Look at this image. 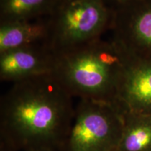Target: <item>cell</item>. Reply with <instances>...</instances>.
Listing matches in <instances>:
<instances>
[{
	"mask_svg": "<svg viewBox=\"0 0 151 151\" xmlns=\"http://www.w3.org/2000/svg\"><path fill=\"white\" fill-rule=\"evenodd\" d=\"M73 98L52 74L14 83L1 97L0 141L15 151H60L73 122Z\"/></svg>",
	"mask_w": 151,
	"mask_h": 151,
	"instance_id": "cell-1",
	"label": "cell"
},
{
	"mask_svg": "<svg viewBox=\"0 0 151 151\" xmlns=\"http://www.w3.org/2000/svg\"><path fill=\"white\" fill-rule=\"evenodd\" d=\"M55 55L52 74L71 97L117 104L129 57L113 39L99 38Z\"/></svg>",
	"mask_w": 151,
	"mask_h": 151,
	"instance_id": "cell-2",
	"label": "cell"
},
{
	"mask_svg": "<svg viewBox=\"0 0 151 151\" xmlns=\"http://www.w3.org/2000/svg\"><path fill=\"white\" fill-rule=\"evenodd\" d=\"M112 18L104 0H60L49 16L48 46L56 53L99 39Z\"/></svg>",
	"mask_w": 151,
	"mask_h": 151,
	"instance_id": "cell-3",
	"label": "cell"
},
{
	"mask_svg": "<svg viewBox=\"0 0 151 151\" xmlns=\"http://www.w3.org/2000/svg\"><path fill=\"white\" fill-rule=\"evenodd\" d=\"M123 129V111L116 104L80 99L60 151H116Z\"/></svg>",
	"mask_w": 151,
	"mask_h": 151,
	"instance_id": "cell-4",
	"label": "cell"
},
{
	"mask_svg": "<svg viewBox=\"0 0 151 151\" xmlns=\"http://www.w3.org/2000/svg\"><path fill=\"white\" fill-rule=\"evenodd\" d=\"M112 39L130 58L151 62V0H135L113 9Z\"/></svg>",
	"mask_w": 151,
	"mask_h": 151,
	"instance_id": "cell-5",
	"label": "cell"
},
{
	"mask_svg": "<svg viewBox=\"0 0 151 151\" xmlns=\"http://www.w3.org/2000/svg\"><path fill=\"white\" fill-rule=\"evenodd\" d=\"M56 55L47 45L22 47L0 52V80L12 83L52 74Z\"/></svg>",
	"mask_w": 151,
	"mask_h": 151,
	"instance_id": "cell-6",
	"label": "cell"
},
{
	"mask_svg": "<svg viewBox=\"0 0 151 151\" xmlns=\"http://www.w3.org/2000/svg\"><path fill=\"white\" fill-rule=\"evenodd\" d=\"M117 104L123 112L150 114V62L129 57L119 86Z\"/></svg>",
	"mask_w": 151,
	"mask_h": 151,
	"instance_id": "cell-7",
	"label": "cell"
},
{
	"mask_svg": "<svg viewBox=\"0 0 151 151\" xmlns=\"http://www.w3.org/2000/svg\"><path fill=\"white\" fill-rule=\"evenodd\" d=\"M48 17L0 22V52L22 47L47 45L50 38Z\"/></svg>",
	"mask_w": 151,
	"mask_h": 151,
	"instance_id": "cell-8",
	"label": "cell"
},
{
	"mask_svg": "<svg viewBox=\"0 0 151 151\" xmlns=\"http://www.w3.org/2000/svg\"><path fill=\"white\" fill-rule=\"evenodd\" d=\"M116 151H151V113L123 112V129Z\"/></svg>",
	"mask_w": 151,
	"mask_h": 151,
	"instance_id": "cell-9",
	"label": "cell"
},
{
	"mask_svg": "<svg viewBox=\"0 0 151 151\" xmlns=\"http://www.w3.org/2000/svg\"><path fill=\"white\" fill-rule=\"evenodd\" d=\"M60 0H0V22L48 17Z\"/></svg>",
	"mask_w": 151,
	"mask_h": 151,
	"instance_id": "cell-10",
	"label": "cell"
},
{
	"mask_svg": "<svg viewBox=\"0 0 151 151\" xmlns=\"http://www.w3.org/2000/svg\"><path fill=\"white\" fill-rule=\"evenodd\" d=\"M0 151H15L11 149V148H9L8 146L5 144L4 143L1 142L0 141Z\"/></svg>",
	"mask_w": 151,
	"mask_h": 151,
	"instance_id": "cell-11",
	"label": "cell"
},
{
	"mask_svg": "<svg viewBox=\"0 0 151 151\" xmlns=\"http://www.w3.org/2000/svg\"><path fill=\"white\" fill-rule=\"evenodd\" d=\"M114 1L116 2V4H124L131 2L135 0H114Z\"/></svg>",
	"mask_w": 151,
	"mask_h": 151,
	"instance_id": "cell-12",
	"label": "cell"
},
{
	"mask_svg": "<svg viewBox=\"0 0 151 151\" xmlns=\"http://www.w3.org/2000/svg\"><path fill=\"white\" fill-rule=\"evenodd\" d=\"M33 151H59V150H50V149H42V150H33Z\"/></svg>",
	"mask_w": 151,
	"mask_h": 151,
	"instance_id": "cell-13",
	"label": "cell"
}]
</instances>
